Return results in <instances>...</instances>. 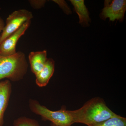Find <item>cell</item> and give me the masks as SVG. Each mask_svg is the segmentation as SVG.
I'll list each match as a JSON object with an SVG mask.
<instances>
[{"label": "cell", "instance_id": "obj_1", "mask_svg": "<svg viewBox=\"0 0 126 126\" xmlns=\"http://www.w3.org/2000/svg\"><path fill=\"white\" fill-rule=\"evenodd\" d=\"M70 112L73 123H82L88 126L102 122L117 115L99 97L93 98L80 108L70 110Z\"/></svg>", "mask_w": 126, "mask_h": 126}, {"label": "cell", "instance_id": "obj_2", "mask_svg": "<svg viewBox=\"0 0 126 126\" xmlns=\"http://www.w3.org/2000/svg\"><path fill=\"white\" fill-rule=\"evenodd\" d=\"M28 64L25 55L19 51L10 56L0 55V81L8 79L13 82L23 79L27 73Z\"/></svg>", "mask_w": 126, "mask_h": 126}, {"label": "cell", "instance_id": "obj_3", "mask_svg": "<svg viewBox=\"0 0 126 126\" xmlns=\"http://www.w3.org/2000/svg\"><path fill=\"white\" fill-rule=\"evenodd\" d=\"M29 107L32 112L41 116L43 121H49L58 126H71L73 124L70 110L63 107L60 110L52 111L41 105L37 100L30 99Z\"/></svg>", "mask_w": 126, "mask_h": 126}, {"label": "cell", "instance_id": "obj_4", "mask_svg": "<svg viewBox=\"0 0 126 126\" xmlns=\"http://www.w3.org/2000/svg\"><path fill=\"white\" fill-rule=\"evenodd\" d=\"M33 17L32 12L26 9L17 10L10 14L1 34L0 44Z\"/></svg>", "mask_w": 126, "mask_h": 126}, {"label": "cell", "instance_id": "obj_5", "mask_svg": "<svg viewBox=\"0 0 126 126\" xmlns=\"http://www.w3.org/2000/svg\"><path fill=\"white\" fill-rule=\"evenodd\" d=\"M104 7L100 14V17L105 20L109 18L110 21L122 20L126 10V0H105Z\"/></svg>", "mask_w": 126, "mask_h": 126}, {"label": "cell", "instance_id": "obj_6", "mask_svg": "<svg viewBox=\"0 0 126 126\" xmlns=\"http://www.w3.org/2000/svg\"><path fill=\"white\" fill-rule=\"evenodd\" d=\"M31 20L25 23L16 31L11 34L0 44V55L10 56L16 53V47L18 40L29 27Z\"/></svg>", "mask_w": 126, "mask_h": 126}, {"label": "cell", "instance_id": "obj_7", "mask_svg": "<svg viewBox=\"0 0 126 126\" xmlns=\"http://www.w3.org/2000/svg\"><path fill=\"white\" fill-rule=\"evenodd\" d=\"M10 81H0V126L4 123V115L9 104L12 90Z\"/></svg>", "mask_w": 126, "mask_h": 126}, {"label": "cell", "instance_id": "obj_8", "mask_svg": "<svg viewBox=\"0 0 126 126\" xmlns=\"http://www.w3.org/2000/svg\"><path fill=\"white\" fill-rule=\"evenodd\" d=\"M29 59L32 72L36 75L43 69L48 60L47 51L30 52Z\"/></svg>", "mask_w": 126, "mask_h": 126}, {"label": "cell", "instance_id": "obj_9", "mask_svg": "<svg viewBox=\"0 0 126 126\" xmlns=\"http://www.w3.org/2000/svg\"><path fill=\"white\" fill-rule=\"evenodd\" d=\"M55 62L51 58H48L44 67L39 73L35 75V82L40 87H45L54 73Z\"/></svg>", "mask_w": 126, "mask_h": 126}, {"label": "cell", "instance_id": "obj_10", "mask_svg": "<svg viewBox=\"0 0 126 126\" xmlns=\"http://www.w3.org/2000/svg\"><path fill=\"white\" fill-rule=\"evenodd\" d=\"M70 2L74 7L75 10L78 15L79 23L83 26L88 25L90 21L89 13L84 4L83 0H71Z\"/></svg>", "mask_w": 126, "mask_h": 126}, {"label": "cell", "instance_id": "obj_11", "mask_svg": "<svg viewBox=\"0 0 126 126\" xmlns=\"http://www.w3.org/2000/svg\"><path fill=\"white\" fill-rule=\"evenodd\" d=\"M89 126H126V118L117 115L104 121Z\"/></svg>", "mask_w": 126, "mask_h": 126}, {"label": "cell", "instance_id": "obj_12", "mask_svg": "<svg viewBox=\"0 0 126 126\" xmlns=\"http://www.w3.org/2000/svg\"><path fill=\"white\" fill-rule=\"evenodd\" d=\"M14 126H40L38 122L35 119L23 116L15 120Z\"/></svg>", "mask_w": 126, "mask_h": 126}, {"label": "cell", "instance_id": "obj_13", "mask_svg": "<svg viewBox=\"0 0 126 126\" xmlns=\"http://www.w3.org/2000/svg\"><path fill=\"white\" fill-rule=\"evenodd\" d=\"M47 1L46 0H30V5L32 8L35 9H39L45 6Z\"/></svg>", "mask_w": 126, "mask_h": 126}, {"label": "cell", "instance_id": "obj_14", "mask_svg": "<svg viewBox=\"0 0 126 126\" xmlns=\"http://www.w3.org/2000/svg\"><path fill=\"white\" fill-rule=\"evenodd\" d=\"M53 1L58 5L65 14L69 15L71 14L70 8L65 1L61 0H53Z\"/></svg>", "mask_w": 126, "mask_h": 126}, {"label": "cell", "instance_id": "obj_15", "mask_svg": "<svg viewBox=\"0 0 126 126\" xmlns=\"http://www.w3.org/2000/svg\"><path fill=\"white\" fill-rule=\"evenodd\" d=\"M5 26V23L4 21L3 20L2 18L0 16V39L1 34V32L3 30V29Z\"/></svg>", "mask_w": 126, "mask_h": 126}, {"label": "cell", "instance_id": "obj_16", "mask_svg": "<svg viewBox=\"0 0 126 126\" xmlns=\"http://www.w3.org/2000/svg\"><path fill=\"white\" fill-rule=\"evenodd\" d=\"M50 126H56V125H54V124H52V123H51V125H50Z\"/></svg>", "mask_w": 126, "mask_h": 126}]
</instances>
